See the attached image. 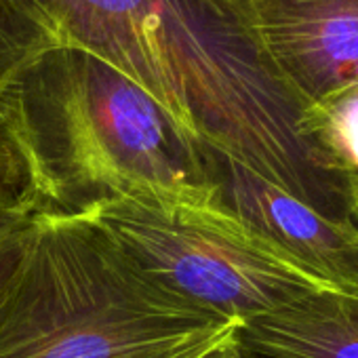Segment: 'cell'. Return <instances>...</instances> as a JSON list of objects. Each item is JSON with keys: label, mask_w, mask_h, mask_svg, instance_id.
Returning <instances> with one entry per match:
<instances>
[{"label": "cell", "mask_w": 358, "mask_h": 358, "mask_svg": "<svg viewBox=\"0 0 358 358\" xmlns=\"http://www.w3.org/2000/svg\"><path fill=\"white\" fill-rule=\"evenodd\" d=\"M209 152L226 207L333 291L358 295V226L329 220L236 158Z\"/></svg>", "instance_id": "8992f818"}, {"label": "cell", "mask_w": 358, "mask_h": 358, "mask_svg": "<svg viewBox=\"0 0 358 358\" xmlns=\"http://www.w3.org/2000/svg\"><path fill=\"white\" fill-rule=\"evenodd\" d=\"M64 43L34 0H0V85L43 49Z\"/></svg>", "instance_id": "ba28073f"}, {"label": "cell", "mask_w": 358, "mask_h": 358, "mask_svg": "<svg viewBox=\"0 0 358 358\" xmlns=\"http://www.w3.org/2000/svg\"><path fill=\"white\" fill-rule=\"evenodd\" d=\"M236 358H266V356L255 354V352H251V350H245V348L238 343V356H236Z\"/></svg>", "instance_id": "5bb4252c"}, {"label": "cell", "mask_w": 358, "mask_h": 358, "mask_svg": "<svg viewBox=\"0 0 358 358\" xmlns=\"http://www.w3.org/2000/svg\"><path fill=\"white\" fill-rule=\"evenodd\" d=\"M238 356V331L228 335L224 341H220L215 348H211L201 358H236Z\"/></svg>", "instance_id": "4fadbf2b"}, {"label": "cell", "mask_w": 358, "mask_h": 358, "mask_svg": "<svg viewBox=\"0 0 358 358\" xmlns=\"http://www.w3.org/2000/svg\"><path fill=\"white\" fill-rule=\"evenodd\" d=\"M32 215H24L17 211H7L0 209V245H5L11 236H15L28 222Z\"/></svg>", "instance_id": "7c38bea8"}, {"label": "cell", "mask_w": 358, "mask_h": 358, "mask_svg": "<svg viewBox=\"0 0 358 358\" xmlns=\"http://www.w3.org/2000/svg\"><path fill=\"white\" fill-rule=\"evenodd\" d=\"M238 343L266 358H358V295L314 293L245 322Z\"/></svg>", "instance_id": "52a82bcc"}, {"label": "cell", "mask_w": 358, "mask_h": 358, "mask_svg": "<svg viewBox=\"0 0 358 358\" xmlns=\"http://www.w3.org/2000/svg\"><path fill=\"white\" fill-rule=\"evenodd\" d=\"M28 226V224H26ZM26 226L15 234L11 236L5 245H0V291L7 285L15 264H17V257H20V247H22V238H24V232H26Z\"/></svg>", "instance_id": "8fae6325"}, {"label": "cell", "mask_w": 358, "mask_h": 358, "mask_svg": "<svg viewBox=\"0 0 358 358\" xmlns=\"http://www.w3.org/2000/svg\"><path fill=\"white\" fill-rule=\"evenodd\" d=\"M230 324L150 280L80 217L32 215L0 291V358H148Z\"/></svg>", "instance_id": "3957f363"}, {"label": "cell", "mask_w": 358, "mask_h": 358, "mask_svg": "<svg viewBox=\"0 0 358 358\" xmlns=\"http://www.w3.org/2000/svg\"><path fill=\"white\" fill-rule=\"evenodd\" d=\"M66 43L145 89L203 145L247 164L335 222L358 226V192L308 129L268 57L249 0H34Z\"/></svg>", "instance_id": "6da1fadb"}, {"label": "cell", "mask_w": 358, "mask_h": 358, "mask_svg": "<svg viewBox=\"0 0 358 358\" xmlns=\"http://www.w3.org/2000/svg\"><path fill=\"white\" fill-rule=\"evenodd\" d=\"M0 209L32 215L26 166L3 127H0Z\"/></svg>", "instance_id": "9c48e42d"}, {"label": "cell", "mask_w": 358, "mask_h": 358, "mask_svg": "<svg viewBox=\"0 0 358 358\" xmlns=\"http://www.w3.org/2000/svg\"><path fill=\"white\" fill-rule=\"evenodd\" d=\"M156 285L199 310L245 324L320 291H333L217 192L207 201L116 199L87 217Z\"/></svg>", "instance_id": "277c9868"}, {"label": "cell", "mask_w": 358, "mask_h": 358, "mask_svg": "<svg viewBox=\"0 0 358 358\" xmlns=\"http://www.w3.org/2000/svg\"><path fill=\"white\" fill-rule=\"evenodd\" d=\"M0 127L24 160L32 215L87 217L116 199L217 192L209 148L118 68L66 41L0 85Z\"/></svg>", "instance_id": "7a4b0ae2"}, {"label": "cell", "mask_w": 358, "mask_h": 358, "mask_svg": "<svg viewBox=\"0 0 358 358\" xmlns=\"http://www.w3.org/2000/svg\"><path fill=\"white\" fill-rule=\"evenodd\" d=\"M241 329V324H230V327H224V329H217L209 335H203L194 341H188L179 348H173L169 352H162V354H156V356H148V358H201L203 354H207L211 348H215L220 341H224L228 335L236 333Z\"/></svg>", "instance_id": "30bf717a"}, {"label": "cell", "mask_w": 358, "mask_h": 358, "mask_svg": "<svg viewBox=\"0 0 358 358\" xmlns=\"http://www.w3.org/2000/svg\"><path fill=\"white\" fill-rule=\"evenodd\" d=\"M257 36L308 114L358 99V0H249Z\"/></svg>", "instance_id": "5b68a950"}]
</instances>
